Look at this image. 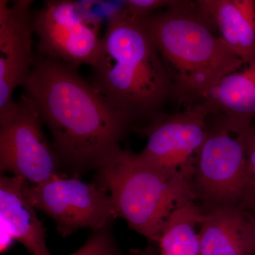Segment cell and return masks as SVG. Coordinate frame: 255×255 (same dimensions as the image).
<instances>
[{
  "mask_svg": "<svg viewBox=\"0 0 255 255\" xmlns=\"http://www.w3.org/2000/svg\"><path fill=\"white\" fill-rule=\"evenodd\" d=\"M175 0H127L124 1L123 10L130 17H145L160 10L165 9L173 4Z\"/></svg>",
  "mask_w": 255,
  "mask_h": 255,
  "instance_id": "cell-17",
  "label": "cell"
},
{
  "mask_svg": "<svg viewBox=\"0 0 255 255\" xmlns=\"http://www.w3.org/2000/svg\"><path fill=\"white\" fill-rule=\"evenodd\" d=\"M27 193L36 209L54 221L64 238L80 229L100 231L117 219L108 193L96 183L77 177L60 174L40 184L28 183Z\"/></svg>",
  "mask_w": 255,
  "mask_h": 255,
  "instance_id": "cell-6",
  "label": "cell"
},
{
  "mask_svg": "<svg viewBox=\"0 0 255 255\" xmlns=\"http://www.w3.org/2000/svg\"><path fill=\"white\" fill-rule=\"evenodd\" d=\"M207 119L189 107L139 128L138 132L147 140L139 157L165 172L194 174L196 159L209 132Z\"/></svg>",
  "mask_w": 255,
  "mask_h": 255,
  "instance_id": "cell-9",
  "label": "cell"
},
{
  "mask_svg": "<svg viewBox=\"0 0 255 255\" xmlns=\"http://www.w3.org/2000/svg\"><path fill=\"white\" fill-rule=\"evenodd\" d=\"M69 255H126L117 246L109 227H107L100 231H94L81 248Z\"/></svg>",
  "mask_w": 255,
  "mask_h": 255,
  "instance_id": "cell-16",
  "label": "cell"
},
{
  "mask_svg": "<svg viewBox=\"0 0 255 255\" xmlns=\"http://www.w3.org/2000/svg\"><path fill=\"white\" fill-rule=\"evenodd\" d=\"M32 2L0 1V120L14 112V90L24 85L34 63Z\"/></svg>",
  "mask_w": 255,
  "mask_h": 255,
  "instance_id": "cell-10",
  "label": "cell"
},
{
  "mask_svg": "<svg viewBox=\"0 0 255 255\" xmlns=\"http://www.w3.org/2000/svg\"><path fill=\"white\" fill-rule=\"evenodd\" d=\"M34 104L22 95L9 117L0 120V171L30 184L60 174V159L47 140Z\"/></svg>",
  "mask_w": 255,
  "mask_h": 255,
  "instance_id": "cell-7",
  "label": "cell"
},
{
  "mask_svg": "<svg viewBox=\"0 0 255 255\" xmlns=\"http://www.w3.org/2000/svg\"><path fill=\"white\" fill-rule=\"evenodd\" d=\"M16 241L14 238L4 227L1 226V253H5L12 246Z\"/></svg>",
  "mask_w": 255,
  "mask_h": 255,
  "instance_id": "cell-19",
  "label": "cell"
},
{
  "mask_svg": "<svg viewBox=\"0 0 255 255\" xmlns=\"http://www.w3.org/2000/svg\"><path fill=\"white\" fill-rule=\"evenodd\" d=\"M241 206L249 210L255 219V194H249L245 198L244 201L242 203Z\"/></svg>",
  "mask_w": 255,
  "mask_h": 255,
  "instance_id": "cell-21",
  "label": "cell"
},
{
  "mask_svg": "<svg viewBox=\"0 0 255 255\" xmlns=\"http://www.w3.org/2000/svg\"><path fill=\"white\" fill-rule=\"evenodd\" d=\"M246 70L226 75L193 108L233 133H241L255 119V58Z\"/></svg>",
  "mask_w": 255,
  "mask_h": 255,
  "instance_id": "cell-11",
  "label": "cell"
},
{
  "mask_svg": "<svg viewBox=\"0 0 255 255\" xmlns=\"http://www.w3.org/2000/svg\"><path fill=\"white\" fill-rule=\"evenodd\" d=\"M204 216L195 201L176 209L164 225L157 243L159 255H203L196 228Z\"/></svg>",
  "mask_w": 255,
  "mask_h": 255,
  "instance_id": "cell-15",
  "label": "cell"
},
{
  "mask_svg": "<svg viewBox=\"0 0 255 255\" xmlns=\"http://www.w3.org/2000/svg\"><path fill=\"white\" fill-rule=\"evenodd\" d=\"M238 136L244 146L248 160L249 189L247 195L255 194V127L252 125Z\"/></svg>",
  "mask_w": 255,
  "mask_h": 255,
  "instance_id": "cell-18",
  "label": "cell"
},
{
  "mask_svg": "<svg viewBox=\"0 0 255 255\" xmlns=\"http://www.w3.org/2000/svg\"><path fill=\"white\" fill-rule=\"evenodd\" d=\"M130 255H159L157 247L154 245H149L144 250H132Z\"/></svg>",
  "mask_w": 255,
  "mask_h": 255,
  "instance_id": "cell-20",
  "label": "cell"
},
{
  "mask_svg": "<svg viewBox=\"0 0 255 255\" xmlns=\"http://www.w3.org/2000/svg\"><path fill=\"white\" fill-rule=\"evenodd\" d=\"M33 23L40 55L75 68L95 65L102 42L99 26L82 15L76 3L46 1Z\"/></svg>",
  "mask_w": 255,
  "mask_h": 255,
  "instance_id": "cell-8",
  "label": "cell"
},
{
  "mask_svg": "<svg viewBox=\"0 0 255 255\" xmlns=\"http://www.w3.org/2000/svg\"><path fill=\"white\" fill-rule=\"evenodd\" d=\"M153 42L177 87L179 105L201 103L225 76L244 63L216 34L197 1L175 0L137 18Z\"/></svg>",
  "mask_w": 255,
  "mask_h": 255,
  "instance_id": "cell-3",
  "label": "cell"
},
{
  "mask_svg": "<svg viewBox=\"0 0 255 255\" xmlns=\"http://www.w3.org/2000/svg\"><path fill=\"white\" fill-rule=\"evenodd\" d=\"M199 226L203 255H255V219L243 206L204 213Z\"/></svg>",
  "mask_w": 255,
  "mask_h": 255,
  "instance_id": "cell-12",
  "label": "cell"
},
{
  "mask_svg": "<svg viewBox=\"0 0 255 255\" xmlns=\"http://www.w3.org/2000/svg\"><path fill=\"white\" fill-rule=\"evenodd\" d=\"M97 182L112 199L117 218L157 246L171 214L195 201L193 173H171L121 148L97 168Z\"/></svg>",
  "mask_w": 255,
  "mask_h": 255,
  "instance_id": "cell-4",
  "label": "cell"
},
{
  "mask_svg": "<svg viewBox=\"0 0 255 255\" xmlns=\"http://www.w3.org/2000/svg\"><path fill=\"white\" fill-rule=\"evenodd\" d=\"M21 178L0 176V218L4 227L31 255H51L46 246V230Z\"/></svg>",
  "mask_w": 255,
  "mask_h": 255,
  "instance_id": "cell-13",
  "label": "cell"
},
{
  "mask_svg": "<svg viewBox=\"0 0 255 255\" xmlns=\"http://www.w3.org/2000/svg\"><path fill=\"white\" fill-rule=\"evenodd\" d=\"M92 68V86L132 126L158 120L168 115L171 102L179 104L173 78L148 33L124 11L109 18Z\"/></svg>",
  "mask_w": 255,
  "mask_h": 255,
  "instance_id": "cell-2",
  "label": "cell"
},
{
  "mask_svg": "<svg viewBox=\"0 0 255 255\" xmlns=\"http://www.w3.org/2000/svg\"><path fill=\"white\" fill-rule=\"evenodd\" d=\"M216 122L196 159L193 187L204 213L241 205L249 189V172L244 146L237 135Z\"/></svg>",
  "mask_w": 255,
  "mask_h": 255,
  "instance_id": "cell-5",
  "label": "cell"
},
{
  "mask_svg": "<svg viewBox=\"0 0 255 255\" xmlns=\"http://www.w3.org/2000/svg\"><path fill=\"white\" fill-rule=\"evenodd\" d=\"M228 46L248 65L255 58V0H197Z\"/></svg>",
  "mask_w": 255,
  "mask_h": 255,
  "instance_id": "cell-14",
  "label": "cell"
},
{
  "mask_svg": "<svg viewBox=\"0 0 255 255\" xmlns=\"http://www.w3.org/2000/svg\"><path fill=\"white\" fill-rule=\"evenodd\" d=\"M60 162L75 172L97 169L120 150L131 123L71 65L39 55L23 85Z\"/></svg>",
  "mask_w": 255,
  "mask_h": 255,
  "instance_id": "cell-1",
  "label": "cell"
}]
</instances>
